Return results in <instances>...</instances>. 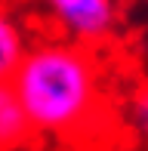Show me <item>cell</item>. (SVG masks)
Segmentation results:
<instances>
[{
    "mask_svg": "<svg viewBox=\"0 0 148 151\" xmlns=\"http://www.w3.org/2000/svg\"><path fill=\"white\" fill-rule=\"evenodd\" d=\"M12 90L31 133L43 139H83L105 120V68L93 46L46 37L25 50Z\"/></svg>",
    "mask_w": 148,
    "mask_h": 151,
    "instance_id": "cell-1",
    "label": "cell"
},
{
    "mask_svg": "<svg viewBox=\"0 0 148 151\" xmlns=\"http://www.w3.org/2000/svg\"><path fill=\"white\" fill-rule=\"evenodd\" d=\"M37 6L59 37L74 43L99 50L117 34V0H37Z\"/></svg>",
    "mask_w": 148,
    "mask_h": 151,
    "instance_id": "cell-2",
    "label": "cell"
},
{
    "mask_svg": "<svg viewBox=\"0 0 148 151\" xmlns=\"http://www.w3.org/2000/svg\"><path fill=\"white\" fill-rule=\"evenodd\" d=\"M28 46H31L28 25L9 6L0 3V83L16 74V68H19V62H22Z\"/></svg>",
    "mask_w": 148,
    "mask_h": 151,
    "instance_id": "cell-3",
    "label": "cell"
},
{
    "mask_svg": "<svg viewBox=\"0 0 148 151\" xmlns=\"http://www.w3.org/2000/svg\"><path fill=\"white\" fill-rule=\"evenodd\" d=\"M31 136L34 133H31V123L25 117L22 102H19L12 83L3 80V83H0V145H3V151H16V148H22Z\"/></svg>",
    "mask_w": 148,
    "mask_h": 151,
    "instance_id": "cell-4",
    "label": "cell"
},
{
    "mask_svg": "<svg viewBox=\"0 0 148 151\" xmlns=\"http://www.w3.org/2000/svg\"><path fill=\"white\" fill-rule=\"evenodd\" d=\"M124 117H126V123H130L133 136H136L142 145H148V83L133 86V93L126 96Z\"/></svg>",
    "mask_w": 148,
    "mask_h": 151,
    "instance_id": "cell-5",
    "label": "cell"
},
{
    "mask_svg": "<svg viewBox=\"0 0 148 151\" xmlns=\"http://www.w3.org/2000/svg\"><path fill=\"white\" fill-rule=\"evenodd\" d=\"M0 151H3V145H0Z\"/></svg>",
    "mask_w": 148,
    "mask_h": 151,
    "instance_id": "cell-6",
    "label": "cell"
},
{
    "mask_svg": "<svg viewBox=\"0 0 148 151\" xmlns=\"http://www.w3.org/2000/svg\"><path fill=\"white\" fill-rule=\"evenodd\" d=\"M0 3H3V0H0Z\"/></svg>",
    "mask_w": 148,
    "mask_h": 151,
    "instance_id": "cell-7",
    "label": "cell"
}]
</instances>
